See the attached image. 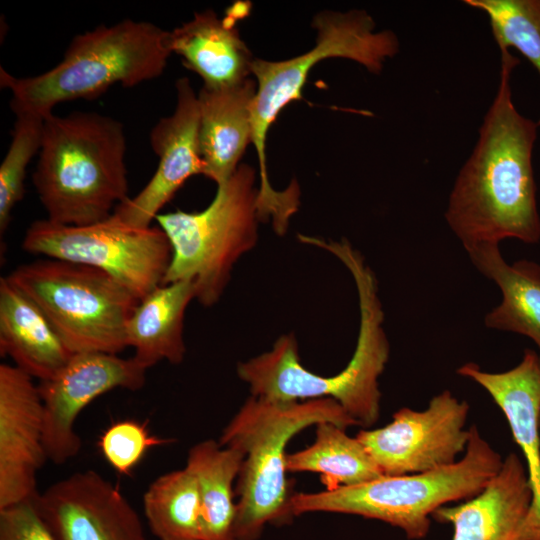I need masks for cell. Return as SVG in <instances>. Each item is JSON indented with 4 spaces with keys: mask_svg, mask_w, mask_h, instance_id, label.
<instances>
[{
    "mask_svg": "<svg viewBox=\"0 0 540 540\" xmlns=\"http://www.w3.org/2000/svg\"><path fill=\"white\" fill-rule=\"evenodd\" d=\"M497 93L484 116L476 145L460 169L445 219L464 248L514 238L540 240V216L532 152L538 123L520 114L512 100L511 75L519 64L501 50Z\"/></svg>",
    "mask_w": 540,
    "mask_h": 540,
    "instance_id": "obj_1",
    "label": "cell"
},
{
    "mask_svg": "<svg viewBox=\"0 0 540 540\" xmlns=\"http://www.w3.org/2000/svg\"><path fill=\"white\" fill-rule=\"evenodd\" d=\"M342 263L355 281L360 308L357 344L346 367L333 376L307 370L300 362L295 336L284 334L270 351L239 363L237 374L252 396L274 401L331 398L360 426L370 427L379 418L378 379L389 359V342L373 271L358 251L346 253Z\"/></svg>",
    "mask_w": 540,
    "mask_h": 540,
    "instance_id": "obj_2",
    "label": "cell"
},
{
    "mask_svg": "<svg viewBox=\"0 0 540 540\" xmlns=\"http://www.w3.org/2000/svg\"><path fill=\"white\" fill-rule=\"evenodd\" d=\"M124 125L96 112L44 118L32 182L48 220L87 225L127 200Z\"/></svg>",
    "mask_w": 540,
    "mask_h": 540,
    "instance_id": "obj_3",
    "label": "cell"
},
{
    "mask_svg": "<svg viewBox=\"0 0 540 540\" xmlns=\"http://www.w3.org/2000/svg\"><path fill=\"white\" fill-rule=\"evenodd\" d=\"M316 29L315 46L302 55L282 61L254 59L252 74L257 89L253 102L252 126L259 161L261 184L257 209L260 220L272 221L276 233L287 231L290 217L300 204V189L294 180L285 190H275L270 184L265 142L271 125L281 110L292 101L302 99V89L311 69L328 58H346L379 74L385 62L396 56L400 43L388 29L376 31L372 16L364 10L347 12L325 11L313 20Z\"/></svg>",
    "mask_w": 540,
    "mask_h": 540,
    "instance_id": "obj_4",
    "label": "cell"
},
{
    "mask_svg": "<svg viewBox=\"0 0 540 540\" xmlns=\"http://www.w3.org/2000/svg\"><path fill=\"white\" fill-rule=\"evenodd\" d=\"M320 422L344 429L359 425L331 398L274 401L251 395L224 428L220 445L245 455L235 488L234 540H257L267 524L293 519L286 446L297 433Z\"/></svg>",
    "mask_w": 540,
    "mask_h": 540,
    "instance_id": "obj_5",
    "label": "cell"
},
{
    "mask_svg": "<svg viewBox=\"0 0 540 540\" xmlns=\"http://www.w3.org/2000/svg\"><path fill=\"white\" fill-rule=\"evenodd\" d=\"M170 54L169 31L124 19L74 36L62 61L42 74L19 78L1 67L0 84L11 92L15 115L46 118L60 103L93 100L114 84L134 87L159 77Z\"/></svg>",
    "mask_w": 540,
    "mask_h": 540,
    "instance_id": "obj_6",
    "label": "cell"
},
{
    "mask_svg": "<svg viewBox=\"0 0 540 540\" xmlns=\"http://www.w3.org/2000/svg\"><path fill=\"white\" fill-rule=\"evenodd\" d=\"M503 460L472 425L464 456L454 464L422 473L382 476L331 491L294 493L291 510L294 516L309 512L358 515L399 528L409 539H422L438 508L476 496L499 472Z\"/></svg>",
    "mask_w": 540,
    "mask_h": 540,
    "instance_id": "obj_7",
    "label": "cell"
},
{
    "mask_svg": "<svg viewBox=\"0 0 540 540\" xmlns=\"http://www.w3.org/2000/svg\"><path fill=\"white\" fill-rule=\"evenodd\" d=\"M256 173L240 164L217 185L212 202L202 211L160 213L158 226L171 245V261L162 284L191 280L195 298L212 306L227 286L236 261L254 247L259 221Z\"/></svg>",
    "mask_w": 540,
    "mask_h": 540,
    "instance_id": "obj_8",
    "label": "cell"
},
{
    "mask_svg": "<svg viewBox=\"0 0 540 540\" xmlns=\"http://www.w3.org/2000/svg\"><path fill=\"white\" fill-rule=\"evenodd\" d=\"M8 279L43 311L73 352L118 354L139 299L106 272L47 258L23 264Z\"/></svg>",
    "mask_w": 540,
    "mask_h": 540,
    "instance_id": "obj_9",
    "label": "cell"
},
{
    "mask_svg": "<svg viewBox=\"0 0 540 540\" xmlns=\"http://www.w3.org/2000/svg\"><path fill=\"white\" fill-rule=\"evenodd\" d=\"M22 248L100 269L139 300L162 284L172 256L169 240L159 226L132 227L114 213L87 225L36 220L27 228Z\"/></svg>",
    "mask_w": 540,
    "mask_h": 540,
    "instance_id": "obj_10",
    "label": "cell"
},
{
    "mask_svg": "<svg viewBox=\"0 0 540 540\" xmlns=\"http://www.w3.org/2000/svg\"><path fill=\"white\" fill-rule=\"evenodd\" d=\"M468 412L466 401L444 390L431 398L425 410L403 407L389 424L361 430L356 438L384 476L427 472L454 464L466 451Z\"/></svg>",
    "mask_w": 540,
    "mask_h": 540,
    "instance_id": "obj_11",
    "label": "cell"
},
{
    "mask_svg": "<svg viewBox=\"0 0 540 540\" xmlns=\"http://www.w3.org/2000/svg\"><path fill=\"white\" fill-rule=\"evenodd\" d=\"M146 371L134 357L78 352L56 375L40 381L47 458L61 465L76 457L82 443L74 424L81 411L113 389H141L146 381Z\"/></svg>",
    "mask_w": 540,
    "mask_h": 540,
    "instance_id": "obj_12",
    "label": "cell"
},
{
    "mask_svg": "<svg viewBox=\"0 0 540 540\" xmlns=\"http://www.w3.org/2000/svg\"><path fill=\"white\" fill-rule=\"evenodd\" d=\"M34 504L58 540H146L135 509L94 470L55 482Z\"/></svg>",
    "mask_w": 540,
    "mask_h": 540,
    "instance_id": "obj_13",
    "label": "cell"
},
{
    "mask_svg": "<svg viewBox=\"0 0 540 540\" xmlns=\"http://www.w3.org/2000/svg\"><path fill=\"white\" fill-rule=\"evenodd\" d=\"M175 86L174 112L161 118L149 136L159 159L155 173L135 197L119 204L113 212L132 227H151V222L186 180L204 171L199 145L198 96L187 77L178 79Z\"/></svg>",
    "mask_w": 540,
    "mask_h": 540,
    "instance_id": "obj_14",
    "label": "cell"
},
{
    "mask_svg": "<svg viewBox=\"0 0 540 540\" xmlns=\"http://www.w3.org/2000/svg\"><path fill=\"white\" fill-rule=\"evenodd\" d=\"M38 385L15 365H0V510L33 500L47 458Z\"/></svg>",
    "mask_w": 540,
    "mask_h": 540,
    "instance_id": "obj_15",
    "label": "cell"
},
{
    "mask_svg": "<svg viewBox=\"0 0 540 540\" xmlns=\"http://www.w3.org/2000/svg\"><path fill=\"white\" fill-rule=\"evenodd\" d=\"M457 373L483 387L508 421L524 456L532 492L519 540H540V357L525 349L520 363L508 371L491 373L467 363Z\"/></svg>",
    "mask_w": 540,
    "mask_h": 540,
    "instance_id": "obj_16",
    "label": "cell"
},
{
    "mask_svg": "<svg viewBox=\"0 0 540 540\" xmlns=\"http://www.w3.org/2000/svg\"><path fill=\"white\" fill-rule=\"evenodd\" d=\"M531 501L526 468L512 452L480 493L438 508L432 518L452 525V540H519Z\"/></svg>",
    "mask_w": 540,
    "mask_h": 540,
    "instance_id": "obj_17",
    "label": "cell"
},
{
    "mask_svg": "<svg viewBox=\"0 0 540 540\" xmlns=\"http://www.w3.org/2000/svg\"><path fill=\"white\" fill-rule=\"evenodd\" d=\"M256 89V81L248 78L229 87H202L197 94L203 175L217 185L233 175L244 151L252 142Z\"/></svg>",
    "mask_w": 540,
    "mask_h": 540,
    "instance_id": "obj_18",
    "label": "cell"
},
{
    "mask_svg": "<svg viewBox=\"0 0 540 540\" xmlns=\"http://www.w3.org/2000/svg\"><path fill=\"white\" fill-rule=\"evenodd\" d=\"M236 19L230 13L220 19L213 10H205L169 31L171 52L200 76L203 87L233 86L252 74L254 58L234 26Z\"/></svg>",
    "mask_w": 540,
    "mask_h": 540,
    "instance_id": "obj_19",
    "label": "cell"
},
{
    "mask_svg": "<svg viewBox=\"0 0 540 540\" xmlns=\"http://www.w3.org/2000/svg\"><path fill=\"white\" fill-rule=\"evenodd\" d=\"M0 353L40 381L56 375L74 354L39 306L7 276L0 278Z\"/></svg>",
    "mask_w": 540,
    "mask_h": 540,
    "instance_id": "obj_20",
    "label": "cell"
},
{
    "mask_svg": "<svg viewBox=\"0 0 540 540\" xmlns=\"http://www.w3.org/2000/svg\"><path fill=\"white\" fill-rule=\"evenodd\" d=\"M471 262L501 290V303L485 317L488 328L529 337L540 349V265L519 260L509 265L498 243L465 248Z\"/></svg>",
    "mask_w": 540,
    "mask_h": 540,
    "instance_id": "obj_21",
    "label": "cell"
},
{
    "mask_svg": "<svg viewBox=\"0 0 540 540\" xmlns=\"http://www.w3.org/2000/svg\"><path fill=\"white\" fill-rule=\"evenodd\" d=\"M193 298L194 283L179 280L161 284L139 301L127 322L126 339L135 350L133 357L146 369L163 360L183 361L184 315Z\"/></svg>",
    "mask_w": 540,
    "mask_h": 540,
    "instance_id": "obj_22",
    "label": "cell"
},
{
    "mask_svg": "<svg viewBox=\"0 0 540 540\" xmlns=\"http://www.w3.org/2000/svg\"><path fill=\"white\" fill-rule=\"evenodd\" d=\"M244 453L207 439L193 445L186 468L196 479L200 498V540H234V482Z\"/></svg>",
    "mask_w": 540,
    "mask_h": 540,
    "instance_id": "obj_23",
    "label": "cell"
},
{
    "mask_svg": "<svg viewBox=\"0 0 540 540\" xmlns=\"http://www.w3.org/2000/svg\"><path fill=\"white\" fill-rule=\"evenodd\" d=\"M316 426L315 440L307 448L287 454V472H314L326 490L362 484L384 476L363 444L332 422Z\"/></svg>",
    "mask_w": 540,
    "mask_h": 540,
    "instance_id": "obj_24",
    "label": "cell"
},
{
    "mask_svg": "<svg viewBox=\"0 0 540 540\" xmlns=\"http://www.w3.org/2000/svg\"><path fill=\"white\" fill-rule=\"evenodd\" d=\"M144 513L160 540H200V498L185 467L157 477L143 496Z\"/></svg>",
    "mask_w": 540,
    "mask_h": 540,
    "instance_id": "obj_25",
    "label": "cell"
},
{
    "mask_svg": "<svg viewBox=\"0 0 540 540\" xmlns=\"http://www.w3.org/2000/svg\"><path fill=\"white\" fill-rule=\"evenodd\" d=\"M484 12L501 50L517 49L540 75V0H465Z\"/></svg>",
    "mask_w": 540,
    "mask_h": 540,
    "instance_id": "obj_26",
    "label": "cell"
},
{
    "mask_svg": "<svg viewBox=\"0 0 540 540\" xmlns=\"http://www.w3.org/2000/svg\"><path fill=\"white\" fill-rule=\"evenodd\" d=\"M44 118L31 113L16 115L12 139L0 165V233L3 235L15 205L24 196L26 169L39 153Z\"/></svg>",
    "mask_w": 540,
    "mask_h": 540,
    "instance_id": "obj_27",
    "label": "cell"
},
{
    "mask_svg": "<svg viewBox=\"0 0 540 540\" xmlns=\"http://www.w3.org/2000/svg\"><path fill=\"white\" fill-rule=\"evenodd\" d=\"M170 441L151 436L145 424L123 420L113 423L102 433L98 446L117 472L129 474L151 447Z\"/></svg>",
    "mask_w": 540,
    "mask_h": 540,
    "instance_id": "obj_28",
    "label": "cell"
},
{
    "mask_svg": "<svg viewBox=\"0 0 540 540\" xmlns=\"http://www.w3.org/2000/svg\"><path fill=\"white\" fill-rule=\"evenodd\" d=\"M0 540H58L38 512L34 499L0 510Z\"/></svg>",
    "mask_w": 540,
    "mask_h": 540,
    "instance_id": "obj_29",
    "label": "cell"
},
{
    "mask_svg": "<svg viewBox=\"0 0 540 540\" xmlns=\"http://www.w3.org/2000/svg\"><path fill=\"white\" fill-rule=\"evenodd\" d=\"M537 123H538V126L540 127V119H539V121Z\"/></svg>",
    "mask_w": 540,
    "mask_h": 540,
    "instance_id": "obj_30",
    "label": "cell"
},
{
    "mask_svg": "<svg viewBox=\"0 0 540 540\" xmlns=\"http://www.w3.org/2000/svg\"><path fill=\"white\" fill-rule=\"evenodd\" d=\"M539 423H540V421H539Z\"/></svg>",
    "mask_w": 540,
    "mask_h": 540,
    "instance_id": "obj_31",
    "label": "cell"
}]
</instances>
